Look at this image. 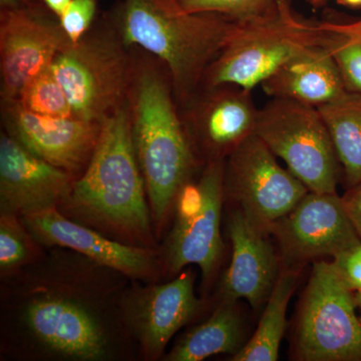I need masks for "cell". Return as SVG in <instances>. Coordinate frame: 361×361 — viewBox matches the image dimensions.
<instances>
[{"label":"cell","instance_id":"obj_3","mask_svg":"<svg viewBox=\"0 0 361 361\" xmlns=\"http://www.w3.org/2000/svg\"><path fill=\"white\" fill-rule=\"evenodd\" d=\"M132 134L152 220L160 230L195 166L193 149L163 78L153 70L137 75Z\"/></svg>","mask_w":361,"mask_h":361},{"label":"cell","instance_id":"obj_22","mask_svg":"<svg viewBox=\"0 0 361 361\" xmlns=\"http://www.w3.org/2000/svg\"><path fill=\"white\" fill-rule=\"evenodd\" d=\"M351 188L361 183V94L348 92L318 108Z\"/></svg>","mask_w":361,"mask_h":361},{"label":"cell","instance_id":"obj_24","mask_svg":"<svg viewBox=\"0 0 361 361\" xmlns=\"http://www.w3.org/2000/svg\"><path fill=\"white\" fill-rule=\"evenodd\" d=\"M16 103L37 115L59 118L73 116L65 90L51 68L25 87Z\"/></svg>","mask_w":361,"mask_h":361},{"label":"cell","instance_id":"obj_17","mask_svg":"<svg viewBox=\"0 0 361 361\" xmlns=\"http://www.w3.org/2000/svg\"><path fill=\"white\" fill-rule=\"evenodd\" d=\"M228 232L232 243L231 264L223 279V300L244 298L254 310L269 298L278 278L276 254L267 233L256 227L241 210L231 214Z\"/></svg>","mask_w":361,"mask_h":361},{"label":"cell","instance_id":"obj_21","mask_svg":"<svg viewBox=\"0 0 361 361\" xmlns=\"http://www.w3.org/2000/svg\"><path fill=\"white\" fill-rule=\"evenodd\" d=\"M297 279L298 271L285 269L279 273L257 329L231 360L275 361L279 358L280 343L286 327L287 307Z\"/></svg>","mask_w":361,"mask_h":361},{"label":"cell","instance_id":"obj_1","mask_svg":"<svg viewBox=\"0 0 361 361\" xmlns=\"http://www.w3.org/2000/svg\"><path fill=\"white\" fill-rule=\"evenodd\" d=\"M147 196L126 103L102 123L84 174L73 180L59 206L66 217L111 239L153 248V220Z\"/></svg>","mask_w":361,"mask_h":361},{"label":"cell","instance_id":"obj_27","mask_svg":"<svg viewBox=\"0 0 361 361\" xmlns=\"http://www.w3.org/2000/svg\"><path fill=\"white\" fill-rule=\"evenodd\" d=\"M96 0H71L59 16V25L71 44L84 39L96 13Z\"/></svg>","mask_w":361,"mask_h":361},{"label":"cell","instance_id":"obj_9","mask_svg":"<svg viewBox=\"0 0 361 361\" xmlns=\"http://www.w3.org/2000/svg\"><path fill=\"white\" fill-rule=\"evenodd\" d=\"M224 183L225 165L219 159L209 163L197 184L188 182L180 190L174 226L166 242L169 274L196 264L206 280L217 268L223 253L220 222Z\"/></svg>","mask_w":361,"mask_h":361},{"label":"cell","instance_id":"obj_8","mask_svg":"<svg viewBox=\"0 0 361 361\" xmlns=\"http://www.w3.org/2000/svg\"><path fill=\"white\" fill-rule=\"evenodd\" d=\"M20 310L23 329L49 355L82 361L110 356L108 326L85 297L65 289L40 287Z\"/></svg>","mask_w":361,"mask_h":361},{"label":"cell","instance_id":"obj_16","mask_svg":"<svg viewBox=\"0 0 361 361\" xmlns=\"http://www.w3.org/2000/svg\"><path fill=\"white\" fill-rule=\"evenodd\" d=\"M9 135L47 163L75 175L89 164L96 149L102 123L75 116H47L6 104Z\"/></svg>","mask_w":361,"mask_h":361},{"label":"cell","instance_id":"obj_10","mask_svg":"<svg viewBox=\"0 0 361 361\" xmlns=\"http://www.w3.org/2000/svg\"><path fill=\"white\" fill-rule=\"evenodd\" d=\"M224 186L239 210L263 232L287 215L310 192L284 169L257 135L253 134L230 154Z\"/></svg>","mask_w":361,"mask_h":361},{"label":"cell","instance_id":"obj_6","mask_svg":"<svg viewBox=\"0 0 361 361\" xmlns=\"http://www.w3.org/2000/svg\"><path fill=\"white\" fill-rule=\"evenodd\" d=\"M355 291L332 262H316L299 311L296 356L305 361H361Z\"/></svg>","mask_w":361,"mask_h":361},{"label":"cell","instance_id":"obj_25","mask_svg":"<svg viewBox=\"0 0 361 361\" xmlns=\"http://www.w3.org/2000/svg\"><path fill=\"white\" fill-rule=\"evenodd\" d=\"M188 13H218L242 20L264 13L280 0H177Z\"/></svg>","mask_w":361,"mask_h":361},{"label":"cell","instance_id":"obj_7","mask_svg":"<svg viewBox=\"0 0 361 361\" xmlns=\"http://www.w3.org/2000/svg\"><path fill=\"white\" fill-rule=\"evenodd\" d=\"M51 68L75 118L102 123L126 104L129 61L116 39L84 37L59 52Z\"/></svg>","mask_w":361,"mask_h":361},{"label":"cell","instance_id":"obj_28","mask_svg":"<svg viewBox=\"0 0 361 361\" xmlns=\"http://www.w3.org/2000/svg\"><path fill=\"white\" fill-rule=\"evenodd\" d=\"M334 265L342 279L353 289H361V242L334 258Z\"/></svg>","mask_w":361,"mask_h":361},{"label":"cell","instance_id":"obj_20","mask_svg":"<svg viewBox=\"0 0 361 361\" xmlns=\"http://www.w3.org/2000/svg\"><path fill=\"white\" fill-rule=\"evenodd\" d=\"M243 326L235 302L223 301L207 322L190 330L166 356L169 361H200L243 348Z\"/></svg>","mask_w":361,"mask_h":361},{"label":"cell","instance_id":"obj_5","mask_svg":"<svg viewBox=\"0 0 361 361\" xmlns=\"http://www.w3.org/2000/svg\"><path fill=\"white\" fill-rule=\"evenodd\" d=\"M255 134L315 193H336L341 163L316 106L272 97L259 110Z\"/></svg>","mask_w":361,"mask_h":361},{"label":"cell","instance_id":"obj_4","mask_svg":"<svg viewBox=\"0 0 361 361\" xmlns=\"http://www.w3.org/2000/svg\"><path fill=\"white\" fill-rule=\"evenodd\" d=\"M336 37L324 23L299 18L288 0H280L264 13L239 20L203 82L208 89L234 85L252 90L291 59L311 49L331 47Z\"/></svg>","mask_w":361,"mask_h":361},{"label":"cell","instance_id":"obj_11","mask_svg":"<svg viewBox=\"0 0 361 361\" xmlns=\"http://www.w3.org/2000/svg\"><path fill=\"white\" fill-rule=\"evenodd\" d=\"M70 44L61 25L32 9L4 7L0 54L4 103L18 102L25 87L49 70L59 52Z\"/></svg>","mask_w":361,"mask_h":361},{"label":"cell","instance_id":"obj_23","mask_svg":"<svg viewBox=\"0 0 361 361\" xmlns=\"http://www.w3.org/2000/svg\"><path fill=\"white\" fill-rule=\"evenodd\" d=\"M39 242L14 214H0V272L11 275L30 264L39 253Z\"/></svg>","mask_w":361,"mask_h":361},{"label":"cell","instance_id":"obj_18","mask_svg":"<svg viewBox=\"0 0 361 361\" xmlns=\"http://www.w3.org/2000/svg\"><path fill=\"white\" fill-rule=\"evenodd\" d=\"M196 123L202 142L213 160L229 156L247 137L255 134L259 110L252 90L234 85L210 87Z\"/></svg>","mask_w":361,"mask_h":361},{"label":"cell","instance_id":"obj_14","mask_svg":"<svg viewBox=\"0 0 361 361\" xmlns=\"http://www.w3.org/2000/svg\"><path fill=\"white\" fill-rule=\"evenodd\" d=\"M201 307L194 276L185 271L164 284L137 288L123 301V316L147 360L160 357L171 338Z\"/></svg>","mask_w":361,"mask_h":361},{"label":"cell","instance_id":"obj_33","mask_svg":"<svg viewBox=\"0 0 361 361\" xmlns=\"http://www.w3.org/2000/svg\"><path fill=\"white\" fill-rule=\"evenodd\" d=\"M355 295L356 306H357L358 310L360 311V319L361 322V289H360V290L355 291Z\"/></svg>","mask_w":361,"mask_h":361},{"label":"cell","instance_id":"obj_32","mask_svg":"<svg viewBox=\"0 0 361 361\" xmlns=\"http://www.w3.org/2000/svg\"><path fill=\"white\" fill-rule=\"evenodd\" d=\"M341 4L353 8H361V0H338Z\"/></svg>","mask_w":361,"mask_h":361},{"label":"cell","instance_id":"obj_29","mask_svg":"<svg viewBox=\"0 0 361 361\" xmlns=\"http://www.w3.org/2000/svg\"><path fill=\"white\" fill-rule=\"evenodd\" d=\"M344 207L356 232L361 239V183L349 188L346 194L342 197Z\"/></svg>","mask_w":361,"mask_h":361},{"label":"cell","instance_id":"obj_2","mask_svg":"<svg viewBox=\"0 0 361 361\" xmlns=\"http://www.w3.org/2000/svg\"><path fill=\"white\" fill-rule=\"evenodd\" d=\"M116 4L123 42L139 45L166 63L183 103L192 101L239 23L222 14L188 13L177 0H116Z\"/></svg>","mask_w":361,"mask_h":361},{"label":"cell","instance_id":"obj_12","mask_svg":"<svg viewBox=\"0 0 361 361\" xmlns=\"http://www.w3.org/2000/svg\"><path fill=\"white\" fill-rule=\"evenodd\" d=\"M285 258L292 261L330 256L360 243L342 197L308 192L281 219L271 226Z\"/></svg>","mask_w":361,"mask_h":361},{"label":"cell","instance_id":"obj_15","mask_svg":"<svg viewBox=\"0 0 361 361\" xmlns=\"http://www.w3.org/2000/svg\"><path fill=\"white\" fill-rule=\"evenodd\" d=\"M73 176L25 148L9 134L0 137V214L23 216L58 208Z\"/></svg>","mask_w":361,"mask_h":361},{"label":"cell","instance_id":"obj_26","mask_svg":"<svg viewBox=\"0 0 361 361\" xmlns=\"http://www.w3.org/2000/svg\"><path fill=\"white\" fill-rule=\"evenodd\" d=\"M337 35L331 52L342 80L348 92L361 94V42Z\"/></svg>","mask_w":361,"mask_h":361},{"label":"cell","instance_id":"obj_19","mask_svg":"<svg viewBox=\"0 0 361 361\" xmlns=\"http://www.w3.org/2000/svg\"><path fill=\"white\" fill-rule=\"evenodd\" d=\"M331 47H318L296 56L275 71L261 87L271 97L292 99L316 108L336 101L348 92L332 56Z\"/></svg>","mask_w":361,"mask_h":361},{"label":"cell","instance_id":"obj_13","mask_svg":"<svg viewBox=\"0 0 361 361\" xmlns=\"http://www.w3.org/2000/svg\"><path fill=\"white\" fill-rule=\"evenodd\" d=\"M30 234L42 245L71 249L94 264L145 282L158 278L156 251L128 245L66 217L58 208L23 216Z\"/></svg>","mask_w":361,"mask_h":361},{"label":"cell","instance_id":"obj_34","mask_svg":"<svg viewBox=\"0 0 361 361\" xmlns=\"http://www.w3.org/2000/svg\"><path fill=\"white\" fill-rule=\"evenodd\" d=\"M308 1L311 2V4L318 6V4H322L323 2L326 1V0H308Z\"/></svg>","mask_w":361,"mask_h":361},{"label":"cell","instance_id":"obj_30","mask_svg":"<svg viewBox=\"0 0 361 361\" xmlns=\"http://www.w3.org/2000/svg\"><path fill=\"white\" fill-rule=\"evenodd\" d=\"M324 23L332 32L361 42V20L349 23H337L332 21H324Z\"/></svg>","mask_w":361,"mask_h":361},{"label":"cell","instance_id":"obj_31","mask_svg":"<svg viewBox=\"0 0 361 361\" xmlns=\"http://www.w3.org/2000/svg\"><path fill=\"white\" fill-rule=\"evenodd\" d=\"M71 0H44L47 6L56 14V16H61L63 11H65L66 7L70 4Z\"/></svg>","mask_w":361,"mask_h":361}]
</instances>
